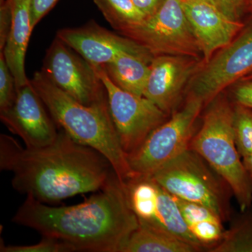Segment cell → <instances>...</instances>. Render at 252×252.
<instances>
[{
	"label": "cell",
	"instance_id": "24",
	"mask_svg": "<svg viewBox=\"0 0 252 252\" xmlns=\"http://www.w3.org/2000/svg\"><path fill=\"white\" fill-rule=\"evenodd\" d=\"M231 100L233 103L252 109V79L239 81L233 84Z\"/></svg>",
	"mask_w": 252,
	"mask_h": 252
},
{
	"label": "cell",
	"instance_id": "22",
	"mask_svg": "<svg viewBox=\"0 0 252 252\" xmlns=\"http://www.w3.org/2000/svg\"><path fill=\"white\" fill-rule=\"evenodd\" d=\"M1 252H77L72 245L51 237L43 236L42 240L35 245H0Z\"/></svg>",
	"mask_w": 252,
	"mask_h": 252
},
{
	"label": "cell",
	"instance_id": "9",
	"mask_svg": "<svg viewBox=\"0 0 252 252\" xmlns=\"http://www.w3.org/2000/svg\"><path fill=\"white\" fill-rule=\"evenodd\" d=\"M234 40L203 63L189 83L187 94L205 107L225 89L252 74V17Z\"/></svg>",
	"mask_w": 252,
	"mask_h": 252
},
{
	"label": "cell",
	"instance_id": "15",
	"mask_svg": "<svg viewBox=\"0 0 252 252\" xmlns=\"http://www.w3.org/2000/svg\"><path fill=\"white\" fill-rule=\"evenodd\" d=\"M191 27L204 63L228 46L246 26L243 21L231 19L216 5L203 0H180Z\"/></svg>",
	"mask_w": 252,
	"mask_h": 252
},
{
	"label": "cell",
	"instance_id": "19",
	"mask_svg": "<svg viewBox=\"0 0 252 252\" xmlns=\"http://www.w3.org/2000/svg\"><path fill=\"white\" fill-rule=\"evenodd\" d=\"M112 27L119 33L142 24L147 17L132 0H94Z\"/></svg>",
	"mask_w": 252,
	"mask_h": 252
},
{
	"label": "cell",
	"instance_id": "17",
	"mask_svg": "<svg viewBox=\"0 0 252 252\" xmlns=\"http://www.w3.org/2000/svg\"><path fill=\"white\" fill-rule=\"evenodd\" d=\"M152 60L124 53L102 67L118 87L131 94L143 96Z\"/></svg>",
	"mask_w": 252,
	"mask_h": 252
},
{
	"label": "cell",
	"instance_id": "8",
	"mask_svg": "<svg viewBox=\"0 0 252 252\" xmlns=\"http://www.w3.org/2000/svg\"><path fill=\"white\" fill-rule=\"evenodd\" d=\"M93 66L105 87L111 117L127 157L140 148L148 136L170 116L147 97L118 87L102 66Z\"/></svg>",
	"mask_w": 252,
	"mask_h": 252
},
{
	"label": "cell",
	"instance_id": "28",
	"mask_svg": "<svg viewBox=\"0 0 252 252\" xmlns=\"http://www.w3.org/2000/svg\"><path fill=\"white\" fill-rule=\"evenodd\" d=\"M243 162L245 170L252 180V153L243 157Z\"/></svg>",
	"mask_w": 252,
	"mask_h": 252
},
{
	"label": "cell",
	"instance_id": "23",
	"mask_svg": "<svg viewBox=\"0 0 252 252\" xmlns=\"http://www.w3.org/2000/svg\"><path fill=\"white\" fill-rule=\"evenodd\" d=\"M17 94L16 81L8 67L4 55L0 51V112L10 108Z\"/></svg>",
	"mask_w": 252,
	"mask_h": 252
},
{
	"label": "cell",
	"instance_id": "4",
	"mask_svg": "<svg viewBox=\"0 0 252 252\" xmlns=\"http://www.w3.org/2000/svg\"><path fill=\"white\" fill-rule=\"evenodd\" d=\"M233 104L224 91L203 109L200 128L189 148L206 160L229 185L242 212L252 203V180L244 167L233 133Z\"/></svg>",
	"mask_w": 252,
	"mask_h": 252
},
{
	"label": "cell",
	"instance_id": "31",
	"mask_svg": "<svg viewBox=\"0 0 252 252\" xmlns=\"http://www.w3.org/2000/svg\"><path fill=\"white\" fill-rule=\"evenodd\" d=\"M203 1H208V2L212 3V4L216 5V3H215V0H203Z\"/></svg>",
	"mask_w": 252,
	"mask_h": 252
},
{
	"label": "cell",
	"instance_id": "11",
	"mask_svg": "<svg viewBox=\"0 0 252 252\" xmlns=\"http://www.w3.org/2000/svg\"><path fill=\"white\" fill-rule=\"evenodd\" d=\"M132 211L138 220L167 232L198 248L205 249L189 229L175 195L152 177L138 175L126 183Z\"/></svg>",
	"mask_w": 252,
	"mask_h": 252
},
{
	"label": "cell",
	"instance_id": "14",
	"mask_svg": "<svg viewBox=\"0 0 252 252\" xmlns=\"http://www.w3.org/2000/svg\"><path fill=\"white\" fill-rule=\"evenodd\" d=\"M56 36L92 65H104L124 53L150 59L154 58L148 50L135 41L112 32L94 21L81 27L60 30Z\"/></svg>",
	"mask_w": 252,
	"mask_h": 252
},
{
	"label": "cell",
	"instance_id": "26",
	"mask_svg": "<svg viewBox=\"0 0 252 252\" xmlns=\"http://www.w3.org/2000/svg\"><path fill=\"white\" fill-rule=\"evenodd\" d=\"M58 1L59 0H31L32 26L33 30L54 7Z\"/></svg>",
	"mask_w": 252,
	"mask_h": 252
},
{
	"label": "cell",
	"instance_id": "13",
	"mask_svg": "<svg viewBox=\"0 0 252 252\" xmlns=\"http://www.w3.org/2000/svg\"><path fill=\"white\" fill-rule=\"evenodd\" d=\"M1 122L19 136L28 148H39L54 142L59 132L56 123L30 80L17 89L14 104L0 112Z\"/></svg>",
	"mask_w": 252,
	"mask_h": 252
},
{
	"label": "cell",
	"instance_id": "20",
	"mask_svg": "<svg viewBox=\"0 0 252 252\" xmlns=\"http://www.w3.org/2000/svg\"><path fill=\"white\" fill-rule=\"evenodd\" d=\"M210 252H252V218L244 217L228 230Z\"/></svg>",
	"mask_w": 252,
	"mask_h": 252
},
{
	"label": "cell",
	"instance_id": "21",
	"mask_svg": "<svg viewBox=\"0 0 252 252\" xmlns=\"http://www.w3.org/2000/svg\"><path fill=\"white\" fill-rule=\"evenodd\" d=\"M233 106V133L242 158L252 153V109L240 104Z\"/></svg>",
	"mask_w": 252,
	"mask_h": 252
},
{
	"label": "cell",
	"instance_id": "18",
	"mask_svg": "<svg viewBox=\"0 0 252 252\" xmlns=\"http://www.w3.org/2000/svg\"><path fill=\"white\" fill-rule=\"evenodd\" d=\"M200 252L181 239L163 230L139 221V226L130 235L122 252Z\"/></svg>",
	"mask_w": 252,
	"mask_h": 252
},
{
	"label": "cell",
	"instance_id": "12",
	"mask_svg": "<svg viewBox=\"0 0 252 252\" xmlns=\"http://www.w3.org/2000/svg\"><path fill=\"white\" fill-rule=\"evenodd\" d=\"M203 63V59L189 56H154L144 97L171 116L180 107L189 83Z\"/></svg>",
	"mask_w": 252,
	"mask_h": 252
},
{
	"label": "cell",
	"instance_id": "25",
	"mask_svg": "<svg viewBox=\"0 0 252 252\" xmlns=\"http://www.w3.org/2000/svg\"><path fill=\"white\" fill-rule=\"evenodd\" d=\"M216 6L228 17L236 21H243L248 0H215Z\"/></svg>",
	"mask_w": 252,
	"mask_h": 252
},
{
	"label": "cell",
	"instance_id": "16",
	"mask_svg": "<svg viewBox=\"0 0 252 252\" xmlns=\"http://www.w3.org/2000/svg\"><path fill=\"white\" fill-rule=\"evenodd\" d=\"M11 7V21L9 34L1 51L8 67L14 76L16 89L26 85L25 61L26 51L33 31L32 26L31 0H8Z\"/></svg>",
	"mask_w": 252,
	"mask_h": 252
},
{
	"label": "cell",
	"instance_id": "10",
	"mask_svg": "<svg viewBox=\"0 0 252 252\" xmlns=\"http://www.w3.org/2000/svg\"><path fill=\"white\" fill-rule=\"evenodd\" d=\"M41 71L81 104L93 105L108 100L105 87L94 66L57 36L46 51Z\"/></svg>",
	"mask_w": 252,
	"mask_h": 252
},
{
	"label": "cell",
	"instance_id": "29",
	"mask_svg": "<svg viewBox=\"0 0 252 252\" xmlns=\"http://www.w3.org/2000/svg\"><path fill=\"white\" fill-rule=\"evenodd\" d=\"M247 9L251 14L252 17V0H248L247 1Z\"/></svg>",
	"mask_w": 252,
	"mask_h": 252
},
{
	"label": "cell",
	"instance_id": "5",
	"mask_svg": "<svg viewBox=\"0 0 252 252\" xmlns=\"http://www.w3.org/2000/svg\"><path fill=\"white\" fill-rule=\"evenodd\" d=\"M150 177L177 198L209 207L223 222L229 220L231 189L192 149H186Z\"/></svg>",
	"mask_w": 252,
	"mask_h": 252
},
{
	"label": "cell",
	"instance_id": "6",
	"mask_svg": "<svg viewBox=\"0 0 252 252\" xmlns=\"http://www.w3.org/2000/svg\"><path fill=\"white\" fill-rule=\"evenodd\" d=\"M204 108L201 99L187 94L183 105L157 127L140 148L127 157L132 171L137 175L150 177L188 149Z\"/></svg>",
	"mask_w": 252,
	"mask_h": 252
},
{
	"label": "cell",
	"instance_id": "30",
	"mask_svg": "<svg viewBox=\"0 0 252 252\" xmlns=\"http://www.w3.org/2000/svg\"><path fill=\"white\" fill-rule=\"evenodd\" d=\"M249 79H252V74H250V75L247 76V77H244L243 79H242L241 80H249Z\"/></svg>",
	"mask_w": 252,
	"mask_h": 252
},
{
	"label": "cell",
	"instance_id": "27",
	"mask_svg": "<svg viewBox=\"0 0 252 252\" xmlns=\"http://www.w3.org/2000/svg\"><path fill=\"white\" fill-rule=\"evenodd\" d=\"M135 6L147 18L153 16L161 6L164 0H132Z\"/></svg>",
	"mask_w": 252,
	"mask_h": 252
},
{
	"label": "cell",
	"instance_id": "7",
	"mask_svg": "<svg viewBox=\"0 0 252 252\" xmlns=\"http://www.w3.org/2000/svg\"><path fill=\"white\" fill-rule=\"evenodd\" d=\"M119 34L143 46L154 56L171 55L203 59L180 0H164L153 16Z\"/></svg>",
	"mask_w": 252,
	"mask_h": 252
},
{
	"label": "cell",
	"instance_id": "1",
	"mask_svg": "<svg viewBox=\"0 0 252 252\" xmlns=\"http://www.w3.org/2000/svg\"><path fill=\"white\" fill-rule=\"evenodd\" d=\"M0 169L12 174L13 188L43 203L100 190L115 175L110 162L61 129L52 143L23 147L14 137L0 135Z\"/></svg>",
	"mask_w": 252,
	"mask_h": 252
},
{
	"label": "cell",
	"instance_id": "2",
	"mask_svg": "<svg viewBox=\"0 0 252 252\" xmlns=\"http://www.w3.org/2000/svg\"><path fill=\"white\" fill-rule=\"evenodd\" d=\"M12 221L42 236L63 240L77 252H122L139 226L126 186L117 175L84 203L51 207L27 197Z\"/></svg>",
	"mask_w": 252,
	"mask_h": 252
},
{
	"label": "cell",
	"instance_id": "3",
	"mask_svg": "<svg viewBox=\"0 0 252 252\" xmlns=\"http://www.w3.org/2000/svg\"><path fill=\"white\" fill-rule=\"evenodd\" d=\"M31 81L61 129L79 143L102 154L123 185L137 177L121 145L108 100L93 105L81 104L53 84L41 71L34 73Z\"/></svg>",
	"mask_w": 252,
	"mask_h": 252
}]
</instances>
